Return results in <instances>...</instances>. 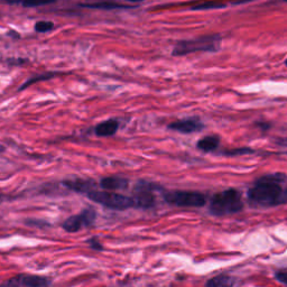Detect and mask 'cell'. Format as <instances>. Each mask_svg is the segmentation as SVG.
Masks as SVG:
<instances>
[{
	"instance_id": "cell-16",
	"label": "cell",
	"mask_w": 287,
	"mask_h": 287,
	"mask_svg": "<svg viewBox=\"0 0 287 287\" xmlns=\"http://www.w3.org/2000/svg\"><path fill=\"white\" fill-rule=\"evenodd\" d=\"M57 75V73H43V74H40V75H36L34 77H32V79H29L26 81L24 85L19 88V91H23L25 90L26 88H28L29 86H32L33 83H36V82H39V81H45V80H50L52 79V77H54Z\"/></svg>"
},
{
	"instance_id": "cell-6",
	"label": "cell",
	"mask_w": 287,
	"mask_h": 287,
	"mask_svg": "<svg viewBox=\"0 0 287 287\" xmlns=\"http://www.w3.org/2000/svg\"><path fill=\"white\" fill-rule=\"evenodd\" d=\"M157 190V185L146 181H139L135 185V195L133 196L135 208L150 209L155 206L154 191Z\"/></svg>"
},
{
	"instance_id": "cell-17",
	"label": "cell",
	"mask_w": 287,
	"mask_h": 287,
	"mask_svg": "<svg viewBox=\"0 0 287 287\" xmlns=\"http://www.w3.org/2000/svg\"><path fill=\"white\" fill-rule=\"evenodd\" d=\"M34 28L36 32L38 33H48L54 28V24L52 22H49V20H40V22H37L35 24Z\"/></svg>"
},
{
	"instance_id": "cell-25",
	"label": "cell",
	"mask_w": 287,
	"mask_h": 287,
	"mask_svg": "<svg viewBox=\"0 0 287 287\" xmlns=\"http://www.w3.org/2000/svg\"><path fill=\"white\" fill-rule=\"evenodd\" d=\"M0 199H2V193H0Z\"/></svg>"
},
{
	"instance_id": "cell-15",
	"label": "cell",
	"mask_w": 287,
	"mask_h": 287,
	"mask_svg": "<svg viewBox=\"0 0 287 287\" xmlns=\"http://www.w3.org/2000/svg\"><path fill=\"white\" fill-rule=\"evenodd\" d=\"M234 284H236V279L231 276L221 275L209 280L207 287H233Z\"/></svg>"
},
{
	"instance_id": "cell-21",
	"label": "cell",
	"mask_w": 287,
	"mask_h": 287,
	"mask_svg": "<svg viewBox=\"0 0 287 287\" xmlns=\"http://www.w3.org/2000/svg\"><path fill=\"white\" fill-rule=\"evenodd\" d=\"M89 244H90L91 248H93V249H96V250H102L101 243L98 241L97 238H92V239L89 240Z\"/></svg>"
},
{
	"instance_id": "cell-12",
	"label": "cell",
	"mask_w": 287,
	"mask_h": 287,
	"mask_svg": "<svg viewBox=\"0 0 287 287\" xmlns=\"http://www.w3.org/2000/svg\"><path fill=\"white\" fill-rule=\"evenodd\" d=\"M119 122L116 119H109L99 124L95 129V133L99 137H109V136H113L118 132Z\"/></svg>"
},
{
	"instance_id": "cell-9",
	"label": "cell",
	"mask_w": 287,
	"mask_h": 287,
	"mask_svg": "<svg viewBox=\"0 0 287 287\" xmlns=\"http://www.w3.org/2000/svg\"><path fill=\"white\" fill-rule=\"evenodd\" d=\"M203 128H204V124H203L201 120L197 118L179 120V121H174L169 125V129L174 130V132L181 133V134L197 133V132H201Z\"/></svg>"
},
{
	"instance_id": "cell-7",
	"label": "cell",
	"mask_w": 287,
	"mask_h": 287,
	"mask_svg": "<svg viewBox=\"0 0 287 287\" xmlns=\"http://www.w3.org/2000/svg\"><path fill=\"white\" fill-rule=\"evenodd\" d=\"M97 212L95 209L88 208L75 216L67 218L62 227L67 232H76L85 227H90L96 221Z\"/></svg>"
},
{
	"instance_id": "cell-11",
	"label": "cell",
	"mask_w": 287,
	"mask_h": 287,
	"mask_svg": "<svg viewBox=\"0 0 287 287\" xmlns=\"http://www.w3.org/2000/svg\"><path fill=\"white\" fill-rule=\"evenodd\" d=\"M67 189L75 191L77 193H85L88 194L89 192L95 190L96 183L91 180H70L63 183Z\"/></svg>"
},
{
	"instance_id": "cell-23",
	"label": "cell",
	"mask_w": 287,
	"mask_h": 287,
	"mask_svg": "<svg viewBox=\"0 0 287 287\" xmlns=\"http://www.w3.org/2000/svg\"><path fill=\"white\" fill-rule=\"evenodd\" d=\"M5 149H6V148H5L3 145H0V154L4 153V152H5Z\"/></svg>"
},
{
	"instance_id": "cell-10",
	"label": "cell",
	"mask_w": 287,
	"mask_h": 287,
	"mask_svg": "<svg viewBox=\"0 0 287 287\" xmlns=\"http://www.w3.org/2000/svg\"><path fill=\"white\" fill-rule=\"evenodd\" d=\"M129 185V182L126 179L117 176H108L103 177L100 181V186L102 189L107 191H118V190H125L127 189Z\"/></svg>"
},
{
	"instance_id": "cell-20",
	"label": "cell",
	"mask_w": 287,
	"mask_h": 287,
	"mask_svg": "<svg viewBox=\"0 0 287 287\" xmlns=\"http://www.w3.org/2000/svg\"><path fill=\"white\" fill-rule=\"evenodd\" d=\"M53 4V2H40V3H22L23 7H27V8H32V7H38V6H45V5H50Z\"/></svg>"
},
{
	"instance_id": "cell-24",
	"label": "cell",
	"mask_w": 287,
	"mask_h": 287,
	"mask_svg": "<svg viewBox=\"0 0 287 287\" xmlns=\"http://www.w3.org/2000/svg\"><path fill=\"white\" fill-rule=\"evenodd\" d=\"M285 65H286V66H287V60H286V61H285Z\"/></svg>"
},
{
	"instance_id": "cell-19",
	"label": "cell",
	"mask_w": 287,
	"mask_h": 287,
	"mask_svg": "<svg viewBox=\"0 0 287 287\" xmlns=\"http://www.w3.org/2000/svg\"><path fill=\"white\" fill-rule=\"evenodd\" d=\"M254 150L250 148H236V149H231V150H227L224 152V155L227 156H240V155H246V154H253Z\"/></svg>"
},
{
	"instance_id": "cell-2",
	"label": "cell",
	"mask_w": 287,
	"mask_h": 287,
	"mask_svg": "<svg viewBox=\"0 0 287 287\" xmlns=\"http://www.w3.org/2000/svg\"><path fill=\"white\" fill-rule=\"evenodd\" d=\"M243 203L240 192L234 189L224 190L211 197L209 211L216 217L234 215L242 211Z\"/></svg>"
},
{
	"instance_id": "cell-18",
	"label": "cell",
	"mask_w": 287,
	"mask_h": 287,
	"mask_svg": "<svg viewBox=\"0 0 287 287\" xmlns=\"http://www.w3.org/2000/svg\"><path fill=\"white\" fill-rule=\"evenodd\" d=\"M226 5L220 4V3H203V4H197L195 6L192 7V10H207V9H220L224 8Z\"/></svg>"
},
{
	"instance_id": "cell-14",
	"label": "cell",
	"mask_w": 287,
	"mask_h": 287,
	"mask_svg": "<svg viewBox=\"0 0 287 287\" xmlns=\"http://www.w3.org/2000/svg\"><path fill=\"white\" fill-rule=\"evenodd\" d=\"M219 144H220V138L218 136H207V137L200 139L196 146L202 152L208 153L216 150L219 147Z\"/></svg>"
},
{
	"instance_id": "cell-4",
	"label": "cell",
	"mask_w": 287,
	"mask_h": 287,
	"mask_svg": "<svg viewBox=\"0 0 287 287\" xmlns=\"http://www.w3.org/2000/svg\"><path fill=\"white\" fill-rule=\"evenodd\" d=\"M87 196L91 201L106 207L108 209H111V210L124 211L130 208H135L133 197L119 194V193L116 192L93 190L91 192H89Z\"/></svg>"
},
{
	"instance_id": "cell-22",
	"label": "cell",
	"mask_w": 287,
	"mask_h": 287,
	"mask_svg": "<svg viewBox=\"0 0 287 287\" xmlns=\"http://www.w3.org/2000/svg\"><path fill=\"white\" fill-rule=\"evenodd\" d=\"M276 278L287 285V271H279V273L276 274Z\"/></svg>"
},
{
	"instance_id": "cell-8",
	"label": "cell",
	"mask_w": 287,
	"mask_h": 287,
	"mask_svg": "<svg viewBox=\"0 0 287 287\" xmlns=\"http://www.w3.org/2000/svg\"><path fill=\"white\" fill-rule=\"evenodd\" d=\"M49 287L50 281L40 276L34 275H20L18 277H15L10 280H7L6 283L0 287Z\"/></svg>"
},
{
	"instance_id": "cell-13",
	"label": "cell",
	"mask_w": 287,
	"mask_h": 287,
	"mask_svg": "<svg viewBox=\"0 0 287 287\" xmlns=\"http://www.w3.org/2000/svg\"><path fill=\"white\" fill-rule=\"evenodd\" d=\"M79 6L82 8H89V9H102V10H114V9H129L133 8V6H128V5H121L117 3H90V4H79Z\"/></svg>"
},
{
	"instance_id": "cell-3",
	"label": "cell",
	"mask_w": 287,
	"mask_h": 287,
	"mask_svg": "<svg viewBox=\"0 0 287 287\" xmlns=\"http://www.w3.org/2000/svg\"><path fill=\"white\" fill-rule=\"evenodd\" d=\"M220 35H207L189 40H181L172 52L174 56L187 55L194 52H217L221 48Z\"/></svg>"
},
{
	"instance_id": "cell-1",
	"label": "cell",
	"mask_w": 287,
	"mask_h": 287,
	"mask_svg": "<svg viewBox=\"0 0 287 287\" xmlns=\"http://www.w3.org/2000/svg\"><path fill=\"white\" fill-rule=\"evenodd\" d=\"M248 201L255 208L287 204V175L276 173L260 177L249 189Z\"/></svg>"
},
{
	"instance_id": "cell-5",
	"label": "cell",
	"mask_w": 287,
	"mask_h": 287,
	"mask_svg": "<svg viewBox=\"0 0 287 287\" xmlns=\"http://www.w3.org/2000/svg\"><path fill=\"white\" fill-rule=\"evenodd\" d=\"M169 204L184 208H201L206 204V195L194 191H170L164 193Z\"/></svg>"
}]
</instances>
